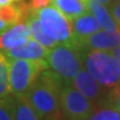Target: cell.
<instances>
[{
    "mask_svg": "<svg viewBox=\"0 0 120 120\" xmlns=\"http://www.w3.org/2000/svg\"><path fill=\"white\" fill-rule=\"evenodd\" d=\"M64 87V83L59 76L51 69H47L38 76L25 97L43 120L61 113L60 96Z\"/></svg>",
    "mask_w": 120,
    "mask_h": 120,
    "instance_id": "obj_1",
    "label": "cell"
},
{
    "mask_svg": "<svg viewBox=\"0 0 120 120\" xmlns=\"http://www.w3.org/2000/svg\"><path fill=\"white\" fill-rule=\"evenodd\" d=\"M46 60L49 69L59 76L64 86H68L72 85L85 64V52L71 45L61 43L49 50Z\"/></svg>",
    "mask_w": 120,
    "mask_h": 120,
    "instance_id": "obj_2",
    "label": "cell"
},
{
    "mask_svg": "<svg viewBox=\"0 0 120 120\" xmlns=\"http://www.w3.org/2000/svg\"><path fill=\"white\" fill-rule=\"evenodd\" d=\"M85 67L91 76L106 88H115L120 80V62L111 51L87 50Z\"/></svg>",
    "mask_w": 120,
    "mask_h": 120,
    "instance_id": "obj_3",
    "label": "cell"
},
{
    "mask_svg": "<svg viewBox=\"0 0 120 120\" xmlns=\"http://www.w3.org/2000/svg\"><path fill=\"white\" fill-rule=\"evenodd\" d=\"M47 69H49V64L46 59H10L9 78L11 94L15 97L25 96L39 75Z\"/></svg>",
    "mask_w": 120,
    "mask_h": 120,
    "instance_id": "obj_4",
    "label": "cell"
},
{
    "mask_svg": "<svg viewBox=\"0 0 120 120\" xmlns=\"http://www.w3.org/2000/svg\"><path fill=\"white\" fill-rule=\"evenodd\" d=\"M94 108L92 101L72 85L61 89L60 110L64 120H90Z\"/></svg>",
    "mask_w": 120,
    "mask_h": 120,
    "instance_id": "obj_5",
    "label": "cell"
},
{
    "mask_svg": "<svg viewBox=\"0 0 120 120\" xmlns=\"http://www.w3.org/2000/svg\"><path fill=\"white\" fill-rule=\"evenodd\" d=\"M42 28L59 43L71 45L73 40L71 21L55 6L34 10Z\"/></svg>",
    "mask_w": 120,
    "mask_h": 120,
    "instance_id": "obj_6",
    "label": "cell"
},
{
    "mask_svg": "<svg viewBox=\"0 0 120 120\" xmlns=\"http://www.w3.org/2000/svg\"><path fill=\"white\" fill-rule=\"evenodd\" d=\"M72 86L82 92L87 98H89L98 108L103 106L110 92V89L103 87L98 80H96L86 68H82L79 71V73L73 79Z\"/></svg>",
    "mask_w": 120,
    "mask_h": 120,
    "instance_id": "obj_7",
    "label": "cell"
},
{
    "mask_svg": "<svg viewBox=\"0 0 120 120\" xmlns=\"http://www.w3.org/2000/svg\"><path fill=\"white\" fill-rule=\"evenodd\" d=\"M120 46V30L118 31H106L99 30L89 37L78 41L75 47L82 51L87 50H100V51H112Z\"/></svg>",
    "mask_w": 120,
    "mask_h": 120,
    "instance_id": "obj_8",
    "label": "cell"
},
{
    "mask_svg": "<svg viewBox=\"0 0 120 120\" xmlns=\"http://www.w3.org/2000/svg\"><path fill=\"white\" fill-rule=\"evenodd\" d=\"M31 38V30L28 22H18L0 34V51H7L21 46Z\"/></svg>",
    "mask_w": 120,
    "mask_h": 120,
    "instance_id": "obj_9",
    "label": "cell"
},
{
    "mask_svg": "<svg viewBox=\"0 0 120 120\" xmlns=\"http://www.w3.org/2000/svg\"><path fill=\"white\" fill-rule=\"evenodd\" d=\"M49 50L50 49L45 47L42 43L37 41L36 39L30 38L28 41L22 43L21 46L4 52L6 53V56L10 58V59L38 60V59H46Z\"/></svg>",
    "mask_w": 120,
    "mask_h": 120,
    "instance_id": "obj_10",
    "label": "cell"
},
{
    "mask_svg": "<svg viewBox=\"0 0 120 120\" xmlns=\"http://www.w3.org/2000/svg\"><path fill=\"white\" fill-rule=\"evenodd\" d=\"M71 26H72L73 34V40L71 42V46H73V47L78 41L89 37L90 34L99 31L101 28L98 20L96 19V17L92 15L90 10L81 16L77 17L76 19L71 20Z\"/></svg>",
    "mask_w": 120,
    "mask_h": 120,
    "instance_id": "obj_11",
    "label": "cell"
},
{
    "mask_svg": "<svg viewBox=\"0 0 120 120\" xmlns=\"http://www.w3.org/2000/svg\"><path fill=\"white\" fill-rule=\"evenodd\" d=\"M89 10L92 12L96 19L98 20L101 29L106 31H118L120 30L118 23L116 22L115 18L112 17L110 10L106 4H101L96 0H89Z\"/></svg>",
    "mask_w": 120,
    "mask_h": 120,
    "instance_id": "obj_12",
    "label": "cell"
},
{
    "mask_svg": "<svg viewBox=\"0 0 120 120\" xmlns=\"http://www.w3.org/2000/svg\"><path fill=\"white\" fill-rule=\"evenodd\" d=\"M26 21L28 22V25L30 27L32 38L36 39L40 43H42L45 47H47L48 49H51V48L56 47L57 45L59 43L45 31V29L41 26V23L39 21L37 13H36L34 10H31V9L29 10V12L27 13L26 16Z\"/></svg>",
    "mask_w": 120,
    "mask_h": 120,
    "instance_id": "obj_13",
    "label": "cell"
},
{
    "mask_svg": "<svg viewBox=\"0 0 120 120\" xmlns=\"http://www.w3.org/2000/svg\"><path fill=\"white\" fill-rule=\"evenodd\" d=\"M89 0H52V6L60 10L71 21L89 11Z\"/></svg>",
    "mask_w": 120,
    "mask_h": 120,
    "instance_id": "obj_14",
    "label": "cell"
},
{
    "mask_svg": "<svg viewBox=\"0 0 120 120\" xmlns=\"http://www.w3.org/2000/svg\"><path fill=\"white\" fill-rule=\"evenodd\" d=\"M15 103H16V110H15L16 120H41L37 111L30 105L25 96L15 97Z\"/></svg>",
    "mask_w": 120,
    "mask_h": 120,
    "instance_id": "obj_15",
    "label": "cell"
},
{
    "mask_svg": "<svg viewBox=\"0 0 120 120\" xmlns=\"http://www.w3.org/2000/svg\"><path fill=\"white\" fill-rule=\"evenodd\" d=\"M10 59L4 51H0V97L11 94L10 89Z\"/></svg>",
    "mask_w": 120,
    "mask_h": 120,
    "instance_id": "obj_16",
    "label": "cell"
},
{
    "mask_svg": "<svg viewBox=\"0 0 120 120\" xmlns=\"http://www.w3.org/2000/svg\"><path fill=\"white\" fill-rule=\"evenodd\" d=\"M15 97L9 94L0 97V120H16Z\"/></svg>",
    "mask_w": 120,
    "mask_h": 120,
    "instance_id": "obj_17",
    "label": "cell"
},
{
    "mask_svg": "<svg viewBox=\"0 0 120 120\" xmlns=\"http://www.w3.org/2000/svg\"><path fill=\"white\" fill-rule=\"evenodd\" d=\"M90 120H120V111L112 107H100Z\"/></svg>",
    "mask_w": 120,
    "mask_h": 120,
    "instance_id": "obj_18",
    "label": "cell"
},
{
    "mask_svg": "<svg viewBox=\"0 0 120 120\" xmlns=\"http://www.w3.org/2000/svg\"><path fill=\"white\" fill-rule=\"evenodd\" d=\"M102 107H112L120 111V88L118 86L110 89V92Z\"/></svg>",
    "mask_w": 120,
    "mask_h": 120,
    "instance_id": "obj_19",
    "label": "cell"
},
{
    "mask_svg": "<svg viewBox=\"0 0 120 120\" xmlns=\"http://www.w3.org/2000/svg\"><path fill=\"white\" fill-rule=\"evenodd\" d=\"M108 8H109L112 17L115 18V20L120 28V1H112L111 4L108 6Z\"/></svg>",
    "mask_w": 120,
    "mask_h": 120,
    "instance_id": "obj_20",
    "label": "cell"
},
{
    "mask_svg": "<svg viewBox=\"0 0 120 120\" xmlns=\"http://www.w3.org/2000/svg\"><path fill=\"white\" fill-rule=\"evenodd\" d=\"M27 4L31 10H39L52 4V0H29Z\"/></svg>",
    "mask_w": 120,
    "mask_h": 120,
    "instance_id": "obj_21",
    "label": "cell"
},
{
    "mask_svg": "<svg viewBox=\"0 0 120 120\" xmlns=\"http://www.w3.org/2000/svg\"><path fill=\"white\" fill-rule=\"evenodd\" d=\"M21 1H23V0H0V7L12 4H18V2H21Z\"/></svg>",
    "mask_w": 120,
    "mask_h": 120,
    "instance_id": "obj_22",
    "label": "cell"
},
{
    "mask_svg": "<svg viewBox=\"0 0 120 120\" xmlns=\"http://www.w3.org/2000/svg\"><path fill=\"white\" fill-rule=\"evenodd\" d=\"M9 27H10V26H9V25H7V23H6V22H4V20L0 18V34H1V32H4V30H7Z\"/></svg>",
    "mask_w": 120,
    "mask_h": 120,
    "instance_id": "obj_23",
    "label": "cell"
},
{
    "mask_svg": "<svg viewBox=\"0 0 120 120\" xmlns=\"http://www.w3.org/2000/svg\"><path fill=\"white\" fill-rule=\"evenodd\" d=\"M43 120H64V118L62 117V115L60 113V115H56V116H51V117H48L46 119Z\"/></svg>",
    "mask_w": 120,
    "mask_h": 120,
    "instance_id": "obj_24",
    "label": "cell"
},
{
    "mask_svg": "<svg viewBox=\"0 0 120 120\" xmlns=\"http://www.w3.org/2000/svg\"><path fill=\"white\" fill-rule=\"evenodd\" d=\"M111 52L115 55V56H116V58L119 60V62H120V46H119V47H117L116 49H113Z\"/></svg>",
    "mask_w": 120,
    "mask_h": 120,
    "instance_id": "obj_25",
    "label": "cell"
},
{
    "mask_svg": "<svg viewBox=\"0 0 120 120\" xmlns=\"http://www.w3.org/2000/svg\"><path fill=\"white\" fill-rule=\"evenodd\" d=\"M96 1H99V2H101V4H106V6H109V4H111L112 1L111 0H96Z\"/></svg>",
    "mask_w": 120,
    "mask_h": 120,
    "instance_id": "obj_26",
    "label": "cell"
},
{
    "mask_svg": "<svg viewBox=\"0 0 120 120\" xmlns=\"http://www.w3.org/2000/svg\"><path fill=\"white\" fill-rule=\"evenodd\" d=\"M118 87H119V88H120V80H119V83H118Z\"/></svg>",
    "mask_w": 120,
    "mask_h": 120,
    "instance_id": "obj_27",
    "label": "cell"
},
{
    "mask_svg": "<svg viewBox=\"0 0 120 120\" xmlns=\"http://www.w3.org/2000/svg\"><path fill=\"white\" fill-rule=\"evenodd\" d=\"M115 1H120V0H115Z\"/></svg>",
    "mask_w": 120,
    "mask_h": 120,
    "instance_id": "obj_28",
    "label": "cell"
}]
</instances>
